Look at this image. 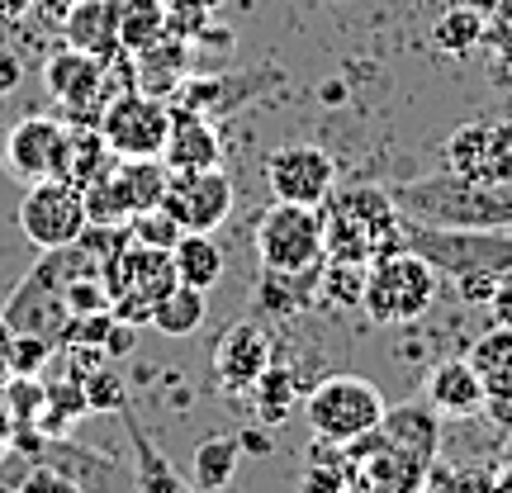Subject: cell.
<instances>
[{
  "label": "cell",
  "mask_w": 512,
  "mask_h": 493,
  "mask_svg": "<svg viewBox=\"0 0 512 493\" xmlns=\"http://www.w3.org/2000/svg\"><path fill=\"white\" fill-rule=\"evenodd\" d=\"M347 456L351 475L375 484L380 493H422L437 465V408L427 399L384 408V418L366 437L351 441Z\"/></svg>",
  "instance_id": "6da1fadb"
},
{
  "label": "cell",
  "mask_w": 512,
  "mask_h": 493,
  "mask_svg": "<svg viewBox=\"0 0 512 493\" xmlns=\"http://www.w3.org/2000/svg\"><path fill=\"white\" fill-rule=\"evenodd\" d=\"M323 214V242H328V261H380V256L408 247L403 238V209L394 204L389 190L380 185H332V195L318 204Z\"/></svg>",
  "instance_id": "7a4b0ae2"
},
{
  "label": "cell",
  "mask_w": 512,
  "mask_h": 493,
  "mask_svg": "<svg viewBox=\"0 0 512 493\" xmlns=\"http://www.w3.org/2000/svg\"><path fill=\"white\" fill-rule=\"evenodd\" d=\"M389 195L413 223H432V228H512V181H470V176H456V171L441 166L437 176L403 181Z\"/></svg>",
  "instance_id": "3957f363"
},
{
  "label": "cell",
  "mask_w": 512,
  "mask_h": 493,
  "mask_svg": "<svg viewBox=\"0 0 512 493\" xmlns=\"http://www.w3.org/2000/svg\"><path fill=\"white\" fill-rule=\"evenodd\" d=\"M441 290V271L418 256L413 247H399V252L380 256L366 266V290H361V313L380 328H394V323H418L422 313L437 304Z\"/></svg>",
  "instance_id": "277c9868"
},
{
  "label": "cell",
  "mask_w": 512,
  "mask_h": 493,
  "mask_svg": "<svg viewBox=\"0 0 512 493\" xmlns=\"http://www.w3.org/2000/svg\"><path fill=\"white\" fill-rule=\"evenodd\" d=\"M408 219V214H403ZM403 238L418 256H427L451 280H503L512 271V233L508 228H432L413 223Z\"/></svg>",
  "instance_id": "5b68a950"
},
{
  "label": "cell",
  "mask_w": 512,
  "mask_h": 493,
  "mask_svg": "<svg viewBox=\"0 0 512 493\" xmlns=\"http://www.w3.org/2000/svg\"><path fill=\"white\" fill-rule=\"evenodd\" d=\"M256 256H261V271H318L328 261V242H323V214L309 204H285L275 200L261 219H256Z\"/></svg>",
  "instance_id": "8992f818"
},
{
  "label": "cell",
  "mask_w": 512,
  "mask_h": 493,
  "mask_svg": "<svg viewBox=\"0 0 512 493\" xmlns=\"http://www.w3.org/2000/svg\"><path fill=\"white\" fill-rule=\"evenodd\" d=\"M105 285H110L114 318L143 328V323H152V309L176 290V261H171V252H162V247L128 242L124 252L105 266Z\"/></svg>",
  "instance_id": "52a82bcc"
},
{
  "label": "cell",
  "mask_w": 512,
  "mask_h": 493,
  "mask_svg": "<svg viewBox=\"0 0 512 493\" xmlns=\"http://www.w3.org/2000/svg\"><path fill=\"white\" fill-rule=\"evenodd\" d=\"M304 418H309L313 437L351 446L384 418V394L366 375H328V380H318L309 389Z\"/></svg>",
  "instance_id": "ba28073f"
},
{
  "label": "cell",
  "mask_w": 512,
  "mask_h": 493,
  "mask_svg": "<svg viewBox=\"0 0 512 493\" xmlns=\"http://www.w3.org/2000/svg\"><path fill=\"white\" fill-rule=\"evenodd\" d=\"M86 190L62 176H43V181H29L24 200H19V233L34 242L38 252L48 247H67L86 233Z\"/></svg>",
  "instance_id": "9c48e42d"
},
{
  "label": "cell",
  "mask_w": 512,
  "mask_h": 493,
  "mask_svg": "<svg viewBox=\"0 0 512 493\" xmlns=\"http://www.w3.org/2000/svg\"><path fill=\"white\" fill-rule=\"evenodd\" d=\"M166 128H171V100L147 91H119L100 114V133L114 157H162Z\"/></svg>",
  "instance_id": "30bf717a"
},
{
  "label": "cell",
  "mask_w": 512,
  "mask_h": 493,
  "mask_svg": "<svg viewBox=\"0 0 512 493\" xmlns=\"http://www.w3.org/2000/svg\"><path fill=\"white\" fill-rule=\"evenodd\" d=\"M332 185H337V162L318 143H285L266 152V190H271V200L318 209L332 195Z\"/></svg>",
  "instance_id": "8fae6325"
},
{
  "label": "cell",
  "mask_w": 512,
  "mask_h": 493,
  "mask_svg": "<svg viewBox=\"0 0 512 493\" xmlns=\"http://www.w3.org/2000/svg\"><path fill=\"white\" fill-rule=\"evenodd\" d=\"M162 209L181 223L185 233H214V228H223V219L233 214V181H228L223 166L171 171Z\"/></svg>",
  "instance_id": "7c38bea8"
},
{
  "label": "cell",
  "mask_w": 512,
  "mask_h": 493,
  "mask_svg": "<svg viewBox=\"0 0 512 493\" xmlns=\"http://www.w3.org/2000/svg\"><path fill=\"white\" fill-rule=\"evenodd\" d=\"M34 465L62 470L81 493H138L133 465H124L119 456H105L95 446H81L72 437H43V446L34 451Z\"/></svg>",
  "instance_id": "4fadbf2b"
},
{
  "label": "cell",
  "mask_w": 512,
  "mask_h": 493,
  "mask_svg": "<svg viewBox=\"0 0 512 493\" xmlns=\"http://www.w3.org/2000/svg\"><path fill=\"white\" fill-rule=\"evenodd\" d=\"M271 361H275V342H271V332L261 328L256 318H238V323H228V328L219 332L214 351H209L214 384H219L223 394H247Z\"/></svg>",
  "instance_id": "5bb4252c"
},
{
  "label": "cell",
  "mask_w": 512,
  "mask_h": 493,
  "mask_svg": "<svg viewBox=\"0 0 512 493\" xmlns=\"http://www.w3.org/2000/svg\"><path fill=\"white\" fill-rule=\"evenodd\" d=\"M441 166L470 181L508 185L512 181V124H465L446 138Z\"/></svg>",
  "instance_id": "9a60e30c"
},
{
  "label": "cell",
  "mask_w": 512,
  "mask_h": 493,
  "mask_svg": "<svg viewBox=\"0 0 512 493\" xmlns=\"http://www.w3.org/2000/svg\"><path fill=\"white\" fill-rule=\"evenodd\" d=\"M62 152H67V124L57 114H24L5 133V166L19 181L62 176Z\"/></svg>",
  "instance_id": "2e32d148"
},
{
  "label": "cell",
  "mask_w": 512,
  "mask_h": 493,
  "mask_svg": "<svg viewBox=\"0 0 512 493\" xmlns=\"http://www.w3.org/2000/svg\"><path fill=\"white\" fill-rule=\"evenodd\" d=\"M280 72L275 67H261V72H238V76H185L176 95H171V105H181V110H195L204 119H228V114L238 110L242 100H256V95L275 86Z\"/></svg>",
  "instance_id": "e0dca14e"
},
{
  "label": "cell",
  "mask_w": 512,
  "mask_h": 493,
  "mask_svg": "<svg viewBox=\"0 0 512 493\" xmlns=\"http://www.w3.org/2000/svg\"><path fill=\"white\" fill-rule=\"evenodd\" d=\"M162 162H166V171H204V166H219L223 143H219L214 119L171 105V128H166Z\"/></svg>",
  "instance_id": "ac0fdd59"
},
{
  "label": "cell",
  "mask_w": 512,
  "mask_h": 493,
  "mask_svg": "<svg viewBox=\"0 0 512 493\" xmlns=\"http://www.w3.org/2000/svg\"><path fill=\"white\" fill-rule=\"evenodd\" d=\"M62 38L81 53L110 62L119 53V0H81L62 15Z\"/></svg>",
  "instance_id": "d6986e66"
},
{
  "label": "cell",
  "mask_w": 512,
  "mask_h": 493,
  "mask_svg": "<svg viewBox=\"0 0 512 493\" xmlns=\"http://www.w3.org/2000/svg\"><path fill=\"white\" fill-rule=\"evenodd\" d=\"M427 403L446 418H470L489 403V389H484V380H479V370L470 361H441L427 375Z\"/></svg>",
  "instance_id": "ffe728a7"
},
{
  "label": "cell",
  "mask_w": 512,
  "mask_h": 493,
  "mask_svg": "<svg viewBox=\"0 0 512 493\" xmlns=\"http://www.w3.org/2000/svg\"><path fill=\"white\" fill-rule=\"evenodd\" d=\"M124 418V432H128V446H133V475H138V493H200L190 479H181V470L157 451V441L143 432V422L128 413V403L119 408Z\"/></svg>",
  "instance_id": "44dd1931"
},
{
  "label": "cell",
  "mask_w": 512,
  "mask_h": 493,
  "mask_svg": "<svg viewBox=\"0 0 512 493\" xmlns=\"http://www.w3.org/2000/svg\"><path fill=\"white\" fill-rule=\"evenodd\" d=\"M323 266H328V261H323ZM323 266H318V271H299V275L261 271V280H256V304H261V313H266V318H294V313L318 309Z\"/></svg>",
  "instance_id": "7402d4cb"
},
{
  "label": "cell",
  "mask_w": 512,
  "mask_h": 493,
  "mask_svg": "<svg viewBox=\"0 0 512 493\" xmlns=\"http://www.w3.org/2000/svg\"><path fill=\"white\" fill-rule=\"evenodd\" d=\"M171 261H176V280L195 285L204 294L223 280V252L214 242V233H181V242L171 247Z\"/></svg>",
  "instance_id": "603a6c76"
},
{
  "label": "cell",
  "mask_w": 512,
  "mask_h": 493,
  "mask_svg": "<svg viewBox=\"0 0 512 493\" xmlns=\"http://www.w3.org/2000/svg\"><path fill=\"white\" fill-rule=\"evenodd\" d=\"M470 366L479 370L494 408L512 403V328H494L489 337H479L470 351Z\"/></svg>",
  "instance_id": "cb8c5ba5"
},
{
  "label": "cell",
  "mask_w": 512,
  "mask_h": 493,
  "mask_svg": "<svg viewBox=\"0 0 512 493\" xmlns=\"http://www.w3.org/2000/svg\"><path fill=\"white\" fill-rule=\"evenodd\" d=\"M242 465V441L238 437H204L195 446V470H190V484L200 493H223L233 484Z\"/></svg>",
  "instance_id": "d4e9b609"
},
{
  "label": "cell",
  "mask_w": 512,
  "mask_h": 493,
  "mask_svg": "<svg viewBox=\"0 0 512 493\" xmlns=\"http://www.w3.org/2000/svg\"><path fill=\"white\" fill-rule=\"evenodd\" d=\"M351 484V456L337 441L313 437L304 470H299V493H342Z\"/></svg>",
  "instance_id": "484cf974"
},
{
  "label": "cell",
  "mask_w": 512,
  "mask_h": 493,
  "mask_svg": "<svg viewBox=\"0 0 512 493\" xmlns=\"http://www.w3.org/2000/svg\"><path fill=\"white\" fill-rule=\"evenodd\" d=\"M204 313H209V294L176 280V290L152 309V328L162 332V337H176V342H181V337H195V332L204 328Z\"/></svg>",
  "instance_id": "4316f807"
},
{
  "label": "cell",
  "mask_w": 512,
  "mask_h": 493,
  "mask_svg": "<svg viewBox=\"0 0 512 493\" xmlns=\"http://www.w3.org/2000/svg\"><path fill=\"white\" fill-rule=\"evenodd\" d=\"M166 38V0H119V48L143 53Z\"/></svg>",
  "instance_id": "83f0119b"
},
{
  "label": "cell",
  "mask_w": 512,
  "mask_h": 493,
  "mask_svg": "<svg viewBox=\"0 0 512 493\" xmlns=\"http://www.w3.org/2000/svg\"><path fill=\"white\" fill-rule=\"evenodd\" d=\"M294 375L285 366H266L261 370V380L247 389V399H252V408H256V422L261 427H280V422L290 418V408H294Z\"/></svg>",
  "instance_id": "f1b7e54d"
},
{
  "label": "cell",
  "mask_w": 512,
  "mask_h": 493,
  "mask_svg": "<svg viewBox=\"0 0 512 493\" xmlns=\"http://www.w3.org/2000/svg\"><path fill=\"white\" fill-rule=\"evenodd\" d=\"M479 34H484V15H479L475 5H451V10H441L437 24H432V43L451 57L475 53Z\"/></svg>",
  "instance_id": "f546056e"
},
{
  "label": "cell",
  "mask_w": 512,
  "mask_h": 493,
  "mask_svg": "<svg viewBox=\"0 0 512 493\" xmlns=\"http://www.w3.org/2000/svg\"><path fill=\"white\" fill-rule=\"evenodd\" d=\"M361 290H366V266L361 261H328L323 280H318V304H328V309H361Z\"/></svg>",
  "instance_id": "4dcf8cb0"
},
{
  "label": "cell",
  "mask_w": 512,
  "mask_h": 493,
  "mask_svg": "<svg viewBox=\"0 0 512 493\" xmlns=\"http://www.w3.org/2000/svg\"><path fill=\"white\" fill-rule=\"evenodd\" d=\"M76 384H81V394H86V408H91V413H119V408L128 403V384L119 380V370H110V361L86 370Z\"/></svg>",
  "instance_id": "1f68e13d"
},
{
  "label": "cell",
  "mask_w": 512,
  "mask_h": 493,
  "mask_svg": "<svg viewBox=\"0 0 512 493\" xmlns=\"http://www.w3.org/2000/svg\"><path fill=\"white\" fill-rule=\"evenodd\" d=\"M181 223L166 214L162 204L157 209H143V214H133L128 219V242H143V247H162V252H171L176 242H181Z\"/></svg>",
  "instance_id": "d6a6232c"
},
{
  "label": "cell",
  "mask_w": 512,
  "mask_h": 493,
  "mask_svg": "<svg viewBox=\"0 0 512 493\" xmlns=\"http://www.w3.org/2000/svg\"><path fill=\"white\" fill-rule=\"evenodd\" d=\"M57 342L34 337V332H15V347H10V380H38L48 361H53Z\"/></svg>",
  "instance_id": "836d02e7"
},
{
  "label": "cell",
  "mask_w": 512,
  "mask_h": 493,
  "mask_svg": "<svg viewBox=\"0 0 512 493\" xmlns=\"http://www.w3.org/2000/svg\"><path fill=\"white\" fill-rule=\"evenodd\" d=\"M427 489L432 493H498V484L489 470H441V465H432Z\"/></svg>",
  "instance_id": "e575fe53"
},
{
  "label": "cell",
  "mask_w": 512,
  "mask_h": 493,
  "mask_svg": "<svg viewBox=\"0 0 512 493\" xmlns=\"http://www.w3.org/2000/svg\"><path fill=\"white\" fill-rule=\"evenodd\" d=\"M15 493H81V489H76L62 470H53V465H34V470L15 484Z\"/></svg>",
  "instance_id": "d590c367"
},
{
  "label": "cell",
  "mask_w": 512,
  "mask_h": 493,
  "mask_svg": "<svg viewBox=\"0 0 512 493\" xmlns=\"http://www.w3.org/2000/svg\"><path fill=\"white\" fill-rule=\"evenodd\" d=\"M19 76H24V62H19V53L0 38V95H10L19 86Z\"/></svg>",
  "instance_id": "8d00e7d4"
},
{
  "label": "cell",
  "mask_w": 512,
  "mask_h": 493,
  "mask_svg": "<svg viewBox=\"0 0 512 493\" xmlns=\"http://www.w3.org/2000/svg\"><path fill=\"white\" fill-rule=\"evenodd\" d=\"M489 313H494L498 328H512V271L503 275V280H498L494 299H489Z\"/></svg>",
  "instance_id": "74e56055"
},
{
  "label": "cell",
  "mask_w": 512,
  "mask_h": 493,
  "mask_svg": "<svg viewBox=\"0 0 512 493\" xmlns=\"http://www.w3.org/2000/svg\"><path fill=\"white\" fill-rule=\"evenodd\" d=\"M238 441H242V456H271V451H275L271 437H266L261 427H247V432H238Z\"/></svg>",
  "instance_id": "f35d334b"
},
{
  "label": "cell",
  "mask_w": 512,
  "mask_h": 493,
  "mask_svg": "<svg viewBox=\"0 0 512 493\" xmlns=\"http://www.w3.org/2000/svg\"><path fill=\"white\" fill-rule=\"evenodd\" d=\"M10 347H15V328L0 313V384H10Z\"/></svg>",
  "instance_id": "ab89813d"
},
{
  "label": "cell",
  "mask_w": 512,
  "mask_h": 493,
  "mask_svg": "<svg viewBox=\"0 0 512 493\" xmlns=\"http://www.w3.org/2000/svg\"><path fill=\"white\" fill-rule=\"evenodd\" d=\"M38 0H0V24H15V19L34 15Z\"/></svg>",
  "instance_id": "60d3db41"
},
{
  "label": "cell",
  "mask_w": 512,
  "mask_h": 493,
  "mask_svg": "<svg viewBox=\"0 0 512 493\" xmlns=\"http://www.w3.org/2000/svg\"><path fill=\"white\" fill-rule=\"evenodd\" d=\"M10 437H15V413H10V403L0 399V451L10 446Z\"/></svg>",
  "instance_id": "b9f144b4"
},
{
  "label": "cell",
  "mask_w": 512,
  "mask_h": 493,
  "mask_svg": "<svg viewBox=\"0 0 512 493\" xmlns=\"http://www.w3.org/2000/svg\"><path fill=\"white\" fill-rule=\"evenodd\" d=\"M342 493H380V489H375V484H366V479H356V475H351V484H347Z\"/></svg>",
  "instance_id": "7bdbcfd3"
},
{
  "label": "cell",
  "mask_w": 512,
  "mask_h": 493,
  "mask_svg": "<svg viewBox=\"0 0 512 493\" xmlns=\"http://www.w3.org/2000/svg\"><path fill=\"white\" fill-rule=\"evenodd\" d=\"M57 5H62V10H72V5H81V0H57Z\"/></svg>",
  "instance_id": "ee69618b"
}]
</instances>
